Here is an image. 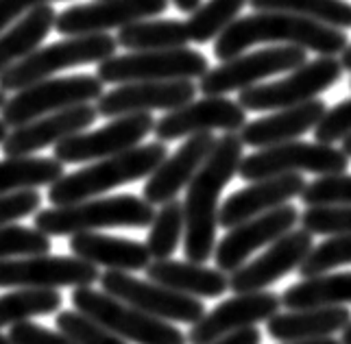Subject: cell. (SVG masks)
Instances as JSON below:
<instances>
[{
  "label": "cell",
  "instance_id": "obj_1",
  "mask_svg": "<svg viewBox=\"0 0 351 344\" xmlns=\"http://www.w3.org/2000/svg\"><path fill=\"white\" fill-rule=\"evenodd\" d=\"M242 140L236 133H225L216 142L208 162L190 181L184 210L186 236L184 253L188 262L205 264L216 251V229H219V201L225 186L238 175L242 162Z\"/></svg>",
  "mask_w": 351,
  "mask_h": 344
},
{
  "label": "cell",
  "instance_id": "obj_2",
  "mask_svg": "<svg viewBox=\"0 0 351 344\" xmlns=\"http://www.w3.org/2000/svg\"><path fill=\"white\" fill-rule=\"evenodd\" d=\"M264 42L299 46L304 51L319 53L321 57L343 55L349 46L347 35L341 29L282 11H256L229 24V29L214 42V57L229 61L245 53L249 46Z\"/></svg>",
  "mask_w": 351,
  "mask_h": 344
},
{
  "label": "cell",
  "instance_id": "obj_3",
  "mask_svg": "<svg viewBox=\"0 0 351 344\" xmlns=\"http://www.w3.org/2000/svg\"><path fill=\"white\" fill-rule=\"evenodd\" d=\"M168 157L166 142L140 144L136 149L125 151L114 157H105L94 162L88 168L64 175L48 190V201L53 207L81 203L88 199H96L114 188L127 186V183L151 177L160 168V164Z\"/></svg>",
  "mask_w": 351,
  "mask_h": 344
},
{
  "label": "cell",
  "instance_id": "obj_4",
  "mask_svg": "<svg viewBox=\"0 0 351 344\" xmlns=\"http://www.w3.org/2000/svg\"><path fill=\"white\" fill-rule=\"evenodd\" d=\"M155 218L153 205L147 199L133 194L105 196V199H88L81 203L51 207L35 214V229L46 236H77V233L129 227H151Z\"/></svg>",
  "mask_w": 351,
  "mask_h": 344
},
{
  "label": "cell",
  "instance_id": "obj_5",
  "mask_svg": "<svg viewBox=\"0 0 351 344\" xmlns=\"http://www.w3.org/2000/svg\"><path fill=\"white\" fill-rule=\"evenodd\" d=\"M118 40L107 33L94 35H77V38H66L62 42H55L51 46L38 48L29 57L18 61L0 75V90L5 92H20L33 83H40L44 79H53L57 72L101 64V61L116 55Z\"/></svg>",
  "mask_w": 351,
  "mask_h": 344
},
{
  "label": "cell",
  "instance_id": "obj_6",
  "mask_svg": "<svg viewBox=\"0 0 351 344\" xmlns=\"http://www.w3.org/2000/svg\"><path fill=\"white\" fill-rule=\"evenodd\" d=\"M72 307L133 344H188L181 329L92 286L72 290Z\"/></svg>",
  "mask_w": 351,
  "mask_h": 344
},
{
  "label": "cell",
  "instance_id": "obj_7",
  "mask_svg": "<svg viewBox=\"0 0 351 344\" xmlns=\"http://www.w3.org/2000/svg\"><path fill=\"white\" fill-rule=\"evenodd\" d=\"M349 168V155L343 149L321 142H286L269 146L242 157L238 175L253 183L280 175H301L312 172L319 177L343 175Z\"/></svg>",
  "mask_w": 351,
  "mask_h": 344
},
{
  "label": "cell",
  "instance_id": "obj_8",
  "mask_svg": "<svg viewBox=\"0 0 351 344\" xmlns=\"http://www.w3.org/2000/svg\"><path fill=\"white\" fill-rule=\"evenodd\" d=\"M103 85L105 83L99 77L92 75L44 79L11 96L3 109V120L9 129H18L68 107L90 105L103 96Z\"/></svg>",
  "mask_w": 351,
  "mask_h": 344
},
{
  "label": "cell",
  "instance_id": "obj_9",
  "mask_svg": "<svg viewBox=\"0 0 351 344\" xmlns=\"http://www.w3.org/2000/svg\"><path fill=\"white\" fill-rule=\"evenodd\" d=\"M343 70V64L336 57H317L280 81L242 90L238 103L249 112H280V109L304 105L341 81Z\"/></svg>",
  "mask_w": 351,
  "mask_h": 344
},
{
  "label": "cell",
  "instance_id": "obj_10",
  "mask_svg": "<svg viewBox=\"0 0 351 344\" xmlns=\"http://www.w3.org/2000/svg\"><path fill=\"white\" fill-rule=\"evenodd\" d=\"M208 70V57L184 46L171 48V51H140L114 55L101 61L96 77L107 85H125L140 81L201 79Z\"/></svg>",
  "mask_w": 351,
  "mask_h": 344
},
{
  "label": "cell",
  "instance_id": "obj_11",
  "mask_svg": "<svg viewBox=\"0 0 351 344\" xmlns=\"http://www.w3.org/2000/svg\"><path fill=\"white\" fill-rule=\"evenodd\" d=\"M308 64V51L299 46H269L256 53L238 55L229 61H223L214 70H208L199 79V90L205 96H225L229 92H242L253 88L260 81L293 72Z\"/></svg>",
  "mask_w": 351,
  "mask_h": 344
},
{
  "label": "cell",
  "instance_id": "obj_12",
  "mask_svg": "<svg viewBox=\"0 0 351 344\" xmlns=\"http://www.w3.org/2000/svg\"><path fill=\"white\" fill-rule=\"evenodd\" d=\"M101 281L94 264L75 255H35L0 260V288L5 290H57L86 288Z\"/></svg>",
  "mask_w": 351,
  "mask_h": 344
},
{
  "label": "cell",
  "instance_id": "obj_13",
  "mask_svg": "<svg viewBox=\"0 0 351 344\" xmlns=\"http://www.w3.org/2000/svg\"><path fill=\"white\" fill-rule=\"evenodd\" d=\"M101 290L168 323L197 325L205 316V305L197 297H188L153 281L136 279L131 273L107 270L101 277Z\"/></svg>",
  "mask_w": 351,
  "mask_h": 344
},
{
  "label": "cell",
  "instance_id": "obj_14",
  "mask_svg": "<svg viewBox=\"0 0 351 344\" xmlns=\"http://www.w3.org/2000/svg\"><path fill=\"white\" fill-rule=\"evenodd\" d=\"M155 122L151 114H127L112 118L110 125L96 131H83L70 135L55 146V159L62 164H83L99 162L140 146V142L153 133Z\"/></svg>",
  "mask_w": 351,
  "mask_h": 344
},
{
  "label": "cell",
  "instance_id": "obj_15",
  "mask_svg": "<svg viewBox=\"0 0 351 344\" xmlns=\"http://www.w3.org/2000/svg\"><path fill=\"white\" fill-rule=\"evenodd\" d=\"M166 9L168 0H94L62 11L57 16L55 29L66 38L107 33L112 29L129 27L133 22L157 18Z\"/></svg>",
  "mask_w": 351,
  "mask_h": 344
},
{
  "label": "cell",
  "instance_id": "obj_16",
  "mask_svg": "<svg viewBox=\"0 0 351 344\" xmlns=\"http://www.w3.org/2000/svg\"><path fill=\"white\" fill-rule=\"evenodd\" d=\"M247 125V109L225 96H205L179 109H173L155 122L153 133L160 142L192 138L199 133H236Z\"/></svg>",
  "mask_w": 351,
  "mask_h": 344
},
{
  "label": "cell",
  "instance_id": "obj_17",
  "mask_svg": "<svg viewBox=\"0 0 351 344\" xmlns=\"http://www.w3.org/2000/svg\"><path fill=\"white\" fill-rule=\"evenodd\" d=\"M301 216L297 207L282 205L277 210H271L262 216H256L242 223L234 229L227 231V236L216 244L214 262L216 268H221L223 273H236L242 268L249 257L262 247H271L275 240L284 238L286 233L293 231V227L299 223Z\"/></svg>",
  "mask_w": 351,
  "mask_h": 344
},
{
  "label": "cell",
  "instance_id": "obj_18",
  "mask_svg": "<svg viewBox=\"0 0 351 344\" xmlns=\"http://www.w3.org/2000/svg\"><path fill=\"white\" fill-rule=\"evenodd\" d=\"M199 85L192 79L125 83L96 101L99 116L120 118L127 114H151L153 109L173 112L195 101Z\"/></svg>",
  "mask_w": 351,
  "mask_h": 344
},
{
  "label": "cell",
  "instance_id": "obj_19",
  "mask_svg": "<svg viewBox=\"0 0 351 344\" xmlns=\"http://www.w3.org/2000/svg\"><path fill=\"white\" fill-rule=\"evenodd\" d=\"M282 297L275 292H247L223 301L214 307L210 314H205L197 325L190 327L188 342L192 344H210L229 334H236L242 329H251L258 323H269L280 312Z\"/></svg>",
  "mask_w": 351,
  "mask_h": 344
},
{
  "label": "cell",
  "instance_id": "obj_20",
  "mask_svg": "<svg viewBox=\"0 0 351 344\" xmlns=\"http://www.w3.org/2000/svg\"><path fill=\"white\" fill-rule=\"evenodd\" d=\"M310 251L312 233L306 229L290 231L284 238L275 240L260 257L229 275V290H234L236 294H247L269 288L293 270H299Z\"/></svg>",
  "mask_w": 351,
  "mask_h": 344
},
{
  "label": "cell",
  "instance_id": "obj_21",
  "mask_svg": "<svg viewBox=\"0 0 351 344\" xmlns=\"http://www.w3.org/2000/svg\"><path fill=\"white\" fill-rule=\"evenodd\" d=\"M99 118V109L94 105H77L62 112L42 116L33 122H27L18 129H11L3 146L5 157H24L33 155L46 146H57L70 135L83 133Z\"/></svg>",
  "mask_w": 351,
  "mask_h": 344
},
{
  "label": "cell",
  "instance_id": "obj_22",
  "mask_svg": "<svg viewBox=\"0 0 351 344\" xmlns=\"http://www.w3.org/2000/svg\"><path fill=\"white\" fill-rule=\"evenodd\" d=\"M216 140L212 133H199L188 138L179 149L166 157L153 175L144 183V196L153 207L164 205L168 201H175L177 194L190 186V181L201 170V166L208 162L212 155Z\"/></svg>",
  "mask_w": 351,
  "mask_h": 344
},
{
  "label": "cell",
  "instance_id": "obj_23",
  "mask_svg": "<svg viewBox=\"0 0 351 344\" xmlns=\"http://www.w3.org/2000/svg\"><path fill=\"white\" fill-rule=\"evenodd\" d=\"M306 186L308 183L301 175H280V177L253 181L251 186L234 192L221 205L219 225L225 229H234L251 218L277 210V207L293 201L295 196L304 194Z\"/></svg>",
  "mask_w": 351,
  "mask_h": 344
},
{
  "label": "cell",
  "instance_id": "obj_24",
  "mask_svg": "<svg viewBox=\"0 0 351 344\" xmlns=\"http://www.w3.org/2000/svg\"><path fill=\"white\" fill-rule=\"evenodd\" d=\"M325 114H328V103L314 98L304 105L280 109L266 118L247 122L240 131V140L251 149H269V146L295 142L308 131L317 129Z\"/></svg>",
  "mask_w": 351,
  "mask_h": 344
},
{
  "label": "cell",
  "instance_id": "obj_25",
  "mask_svg": "<svg viewBox=\"0 0 351 344\" xmlns=\"http://www.w3.org/2000/svg\"><path fill=\"white\" fill-rule=\"evenodd\" d=\"M68 247L75 257H81L94 266H105L107 270H120V273L147 270L153 260L147 244L96 231L77 233L70 238Z\"/></svg>",
  "mask_w": 351,
  "mask_h": 344
},
{
  "label": "cell",
  "instance_id": "obj_26",
  "mask_svg": "<svg viewBox=\"0 0 351 344\" xmlns=\"http://www.w3.org/2000/svg\"><path fill=\"white\" fill-rule=\"evenodd\" d=\"M147 279L188 297L214 299L229 290V277L221 268H205L195 262L155 260L147 268Z\"/></svg>",
  "mask_w": 351,
  "mask_h": 344
},
{
  "label": "cell",
  "instance_id": "obj_27",
  "mask_svg": "<svg viewBox=\"0 0 351 344\" xmlns=\"http://www.w3.org/2000/svg\"><path fill=\"white\" fill-rule=\"evenodd\" d=\"M351 323L347 307H312V310H295L275 314L266 331L280 342H299L312 338H330L336 331H343Z\"/></svg>",
  "mask_w": 351,
  "mask_h": 344
},
{
  "label": "cell",
  "instance_id": "obj_28",
  "mask_svg": "<svg viewBox=\"0 0 351 344\" xmlns=\"http://www.w3.org/2000/svg\"><path fill=\"white\" fill-rule=\"evenodd\" d=\"M57 16L53 5H42L0 33V75L38 51L46 35L55 29Z\"/></svg>",
  "mask_w": 351,
  "mask_h": 344
},
{
  "label": "cell",
  "instance_id": "obj_29",
  "mask_svg": "<svg viewBox=\"0 0 351 344\" xmlns=\"http://www.w3.org/2000/svg\"><path fill=\"white\" fill-rule=\"evenodd\" d=\"M66 175L55 157H5L0 159V196L53 186Z\"/></svg>",
  "mask_w": 351,
  "mask_h": 344
},
{
  "label": "cell",
  "instance_id": "obj_30",
  "mask_svg": "<svg viewBox=\"0 0 351 344\" xmlns=\"http://www.w3.org/2000/svg\"><path fill=\"white\" fill-rule=\"evenodd\" d=\"M351 305V273H334L304 279L282 294L286 310H312V307Z\"/></svg>",
  "mask_w": 351,
  "mask_h": 344
},
{
  "label": "cell",
  "instance_id": "obj_31",
  "mask_svg": "<svg viewBox=\"0 0 351 344\" xmlns=\"http://www.w3.org/2000/svg\"><path fill=\"white\" fill-rule=\"evenodd\" d=\"M116 40L118 46L127 48L129 53L171 51V48H184L190 42V33L186 22L151 18L123 27Z\"/></svg>",
  "mask_w": 351,
  "mask_h": 344
},
{
  "label": "cell",
  "instance_id": "obj_32",
  "mask_svg": "<svg viewBox=\"0 0 351 344\" xmlns=\"http://www.w3.org/2000/svg\"><path fill=\"white\" fill-rule=\"evenodd\" d=\"M253 11H282L334 29H351V3L347 0H249Z\"/></svg>",
  "mask_w": 351,
  "mask_h": 344
},
{
  "label": "cell",
  "instance_id": "obj_33",
  "mask_svg": "<svg viewBox=\"0 0 351 344\" xmlns=\"http://www.w3.org/2000/svg\"><path fill=\"white\" fill-rule=\"evenodd\" d=\"M62 303L59 290H11L0 297V329L14 327L33 316L55 314Z\"/></svg>",
  "mask_w": 351,
  "mask_h": 344
},
{
  "label": "cell",
  "instance_id": "obj_34",
  "mask_svg": "<svg viewBox=\"0 0 351 344\" xmlns=\"http://www.w3.org/2000/svg\"><path fill=\"white\" fill-rule=\"evenodd\" d=\"M186 236V210L184 203L168 201L160 205V212L149 229L147 249L153 260H171V255L179 249V242Z\"/></svg>",
  "mask_w": 351,
  "mask_h": 344
},
{
  "label": "cell",
  "instance_id": "obj_35",
  "mask_svg": "<svg viewBox=\"0 0 351 344\" xmlns=\"http://www.w3.org/2000/svg\"><path fill=\"white\" fill-rule=\"evenodd\" d=\"M247 3L249 0H208L203 3L195 14H190V20L186 22L190 42L208 44L212 40H219L229 29V24L238 20V14Z\"/></svg>",
  "mask_w": 351,
  "mask_h": 344
},
{
  "label": "cell",
  "instance_id": "obj_36",
  "mask_svg": "<svg viewBox=\"0 0 351 344\" xmlns=\"http://www.w3.org/2000/svg\"><path fill=\"white\" fill-rule=\"evenodd\" d=\"M48 251H51V236H46L44 231L16 223L0 227V260L48 255Z\"/></svg>",
  "mask_w": 351,
  "mask_h": 344
},
{
  "label": "cell",
  "instance_id": "obj_37",
  "mask_svg": "<svg viewBox=\"0 0 351 344\" xmlns=\"http://www.w3.org/2000/svg\"><path fill=\"white\" fill-rule=\"evenodd\" d=\"M345 264H351V236H332L306 255L299 266V275L301 279L321 277Z\"/></svg>",
  "mask_w": 351,
  "mask_h": 344
},
{
  "label": "cell",
  "instance_id": "obj_38",
  "mask_svg": "<svg viewBox=\"0 0 351 344\" xmlns=\"http://www.w3.org/2000/svg\"><path fill=\"white\" fill-rule=\"evenodd\" d=\"M57 329L66 334L70 340H75L77 344H127L120 336L112 334L110 329H105L86 314H81L77 310H64L57 312Z\"/></svg>",
  "mask_w": 351,
  "mask_h": 344
},
{
  "label": "cell",
  "instance_id": "obj_39",
  "mask_svg": "<svg viewBox=\"0 0 351 344\" xmlns=\"http://www.w3.org/2000/svg\"><path fill=\"white\" fill-rule=\"evenodd\" d=\"M301 229L312 236H351V205H317L301 214Z\"/></svg>",
  "mask_w": 351,
  "mask_h": 344
},
{
  "label": "cell",
  "instance_id": "obj_40",
  "mask_svg": "<svg viewBox=\"0 0 351 344\" xmlns=\"http://www.w3.org/2000/svg\"><path fill=\"white\" fill-rule=\"evenodd\" d=\"M301 201L308 207L317 205H351V175L319 177L308 183Z\"/></svg>",
  "mask_w": 351,
  "mask_h": 344
},
{
  "label": "cell",
  "instance_id": "obj_41",
  "mask_svg": "<svg viewBox=\"0 0 351 344\" xmlns=\"http://www.w3.org/2000/svg\"><path fill=\"white\" fill-rule=\"evenodd\" d=\"M351 135V98L338 103L336 107L328 109L319 127L314 129V138L321 144H336L343 142Z\"/></svg>",
  "mask_w": 351,
  "mask_h": 344
},
{
  "label": "cell",
  "instance_id": "obj_42",
  "mask_svg": "<svg viewBox=\"0 0 351 344\" xmlns=\"http://www.w3.org/2000/svg\"><path fill=\"white\" fill-rule=\"evenodd\" d=\"M40 205H42V196L38 190H24V192L0 196V227L35 214L40 210Z\"/></svg>",
  "mask_w": 351,
  "mask_h": 344
},
{
  "label": "cell",
  "instance_id": "obj_43",
  "mask_svg": "<svg viewBox=\"0 0 351 344\" xmlns=\"http://www.w3.org/2000/svg\"><path fill=\"white\" fill-rule=\"evenodd\" d=\"M11 344H77L62 331L46 329L42 325H35L31 321H22L14 327H9Z\"/></svg>",
  "mask_w": 351,
  "mask_h": 344
},
{
  "label": "cell",
  "instance_id": "obj_44",
  "mask_svg": "<svg viewBox=\"0 0 351 344\" xmlns=\"http://www.w3.org/2000/svg\"><path fill=\"white\" fill-rule=\"evenodd\" d=\"M51 3H55V0H0V33L20 18L31 14L33 9Z\"/></svg>",
  "mask_w": 351,
  "mask_h": 344
},
{
  "label": "cell",
  "instance_id": "obj_45",
  "mask_svg": "<svg viewBox=\"0 0 351 344\" xmlns=\"http://www.w3.org/2000/svg\"><path fill=\"white\" fill-rule=\"evenodd\" d=\"M262 342V334L256 329H242V331H236V334H229L225 338H219L210 344H260Z\"/></svg>",
  "mask_w": 351,
  "mask_h": 344
},
{
  "label": "cell",
  "instance_id": "obj_46",
  "mask_svg": "<svg viewBox=\"0 0 351 344\" xmlns=\"http://www.w3.org/2000/svg\"><path fill=\"white\" fill-rule=\"evenodd\" d=\"M173 5L181 11V14H195V11L203 5V0H173Z\"/></svg>",
  "mask_w": 351,
  "mask_h": 344
},
{
  "label": "cell",
  "instance_id": "obj_47",
  "mask_svg": "<svg viewBox=\"0 0 351 344\" xmlns=\"http://www.w3.org/2000/svg\"><path fill=\"white\" fill-rule=\"evenodd\" d=\"M284 344H343L334 338H312V340H299V342H284Z\"/></svg>",
  "mask_w": 351,
  "mask_h": 344
},
{
  "label": "cell",
  "instance_id": "obj_48",
  "mask_svg": "<svg viewBox=\"0 0 351 344\" xmlns=\"http://www.w3.org/2000/svg\"><path fill=\"white\" fill-rule=\"evenodd\" d=\"M341 64H343L345 70L351 72V46H347L345 51H343V55H341Z\"/></svg>",
  "mask_w": 351,
  "mask_h": 344
},
{
  "label": "cell",
  "instance_id": "obj_49",
  "mask_svg": "<svg viewBox=\"0 0 351 344\" xmlns=\"http://www.w3.org/2000/svg\"><path fill=\"white\" fill-rule=\"evenodd\" d=\"M7 135H9V127L5 125V120L0 118V144H3L7 140Z\"/></svg>",
  "mask_w": 351,
  "mask_h": 344
},
{
  "label": "cell",
  "instance_id": "obj_50",
  "mask_svg": "<svg viewBox=\"0 0 351 344\" xmlns=\"http://www.w3.org/2000/svg\"><path fill=\"white\" fill-rule=\"evenodd\" d=\"M341 342L343 344H351V323L343 329V336H341Z\"/></svg>",
  "mask_w": 351,
  "mask_h": 344
},
{
  "label": "cell",
  "instance_id": "obj_51",
  "mask_svg": "<svg viewBox=\"0 0 351 344\" xmlns=\"http://www.w3.org/2000/svg\"><path fill=\"white\" fill-rule=\"evenodd\" d=\"M7 101H9V98H7V92H5V90H0V112L5 109Z\"/></svg>",
  "mask_w": 351,
  "mask_h": 344
},
{
  "label": "cell",
  "instance_id": "obj_52",
  "mask_svg": "<svg viewBox=\"0 0 351 344\" xmlns=\"http://www.w3.org/2000/svg\"><path fill=\"white\" fill-rule=\"evenodd\" d=\"M343 151L351 157V135H349L347 140H343Z\"/></svg>",
  "mask_w": 351,
  "mask_h": 344
},
{
  "label": "cell",
  "instance_id": "obj_53",
  "mask_svg": "<svg viewBox=\"0 0 351 344\" xmlns=\"http://www.w3.org/2000/svg\"><path fill=\"white\" fill-rule=\"evenodd\" d=\"M0 344H11L9 336H3V334H0Z\"/></svg>",
  "mask_w": 351,
  "mask_h": 344
}]
</instances>
